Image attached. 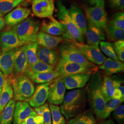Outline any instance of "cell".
Segmentation results:
<instances>
[{"mask_svg":"<svg viewBox=\"0 0 124 124\" xmlns=\"http://www.w3.org/2000/svg\"><path fill=\"white\" fill-rule=\"evenodd\" d=\"M37 54L39 61L54 66L56 65L59 58L58 53L54 49L39 45L37 48Z\"/></svg>","mask_w":124,"mask_h":124,"instance_id":"21","label":"cell"},{"mask_svg":"<svg viewBox=\"0 0 124 124\" xmlns=\"http://www.w3.org/2000/svg\"><path fill=\"white\" fill-rule=\"evenodd\" d=\"M2 16L1 15V14L0 13V17H2Z\"/></svg>","mask_w":124,"mask_h":124,"instance_id":"49","label":"cell"},{"mask_svg":"<svg viewBox=\"0 0 124 124\" xmlns=\"http://www.w3.org/2000/svg\"><path fill=\"white\" fill-rule=\"evenodd\" d=\"M25 75H26L32 81L39 84L50 83L60 76L58 72L54 70L51 73H33L30 69L27 71Z\"/></svg>","mask_w":124,"mask_h":124,"instance_id":"25","label":"cell"},{"mask_svg":"<svg viewBox=\"0 0 124 124\" xmlns=\"http://www.w3.org/2000/svg\"><path fill=\"white\" fill-rule=\"evenodd\" d=\"M50 83L40 84L37 86L31 98L26 100L30 105L33 108H38L44 104L47 100Z\"/></svg>","mask_w":124,"mask_h":124,"instance_id":"13","label":"cell"},{"mask_svg":"<svg viewBox=\"0 0 124 124\" xmlns=\"http://www.w3.org/2000/svg\"><path fill=\"white\" fill-rule=\"evenodd\" d=\"M100 50L103 53L109 58L115 60H119L116 55L113 45L111 43L102 41L100 43Z\"/></svg>","mask_w":124,"mask_h":124,"instance_id":"37","label":"cell"},{"mask_svg":"<svg viewBox=\"0 0 124 124\" xmlns=\"http://www.w3.org/2000/svg\"><path fill=\"white\" fill-rule=\"evenodd\" d=\"M31 13V10L28 8L17 7L5 17V23L11 26H15L26 19Z\"/></svg>","mask_w":124,"mask_h":124,"instance_id":"16","label":"cell"},{"mask_svg":"<svg viewBox=\"0 0 124 124\" xmlns=\"http://www.w3.org/2000/svg\"><path fill=\"white\" fill-rule=\"evenodd\" d=\"M39 29L40 24L38 22L30 18L14 27L13 30L16 33L19 39L26 44L36 42Z\"/></svg>","mask_w":124,"mask_h":124,"instance_id":"6","label":"cell"},{"mask_svg":"<svg viewBox=\"0 0 124 124\" xmlns=\"http://www.w3.org/2000/svg\"><path fill=\"white\" fill-rule=\"evenodd\" d=\"M22 124H44V120L42 117L38 115L34 110Z\"/></svg>","mask_w":124,"mask_h":124,"instance_id":"40","label":"cell"},{"mask_svg":"<svg viewBox=\"0 0 124 124\" xmlns=\"http://www.w3.org/2000/svg\"><path fill=\"white\" fill-rule=\"evenodd\" d=\"M85 36L87 44L90 45L98 46L101 41L106 39L103 29L88 22Z\"/></svg>","mask_w":124,"mask_h":124,"instance_id":"15","label":"cell"},{"mask_svg":"<svg viewBox=\"0 0 124 124\" xmlns=\"http://www.w3.org/2000/svg\"><path fill=\"white\" fill-rule=\"evenodd\" d=\"M59 53L60 58L66 61L83 64L93 63L89 61L71 42L61 45L59 47Z\"/></svg>","mask_w":124,"mask_h":124,"instance_id":"7","label":"cell"},{"mask_svg":"<svg viewBox=\"0 0 124 124\" xmlns=\"http://www.w3.org/2000/svg\"><path fill=\"white\" fill-rule=\"evenodd\" d=\"M122 102H123L121 100L116 99H111L110 100L106 102L102 116V120H105L108 118L111 113Z\"/></svg>","mask_w":124,"mask_h":124,"instance_id":"35","label":"cell"},{"mask_svg":"<svg viewBox=\"0 0 124 124\" xmlns=\"http://www.w3.org/2000/svg\"><path fill=\"white\" fill-rule=\"evenodd\" d=\"M66 93V88L62 79L57 78L50 83L47 100L51 104H61Z\"/></svg>","mask_w":124,"mask_h":124,"instance_id":"10","label":"cell"},{"mask_svg":"<svg viewBox=\"0 0 124 124\" xmlns=\"http://www.w3.org/2000/svg\"><path fill=\"white\" fill-rule=\"evenodd\" d=\"M1 89H0V93H1Z\"/></svg>","mask_w":124,"mask_h":124,"instance_id":"48","label":"cell"},{"mask_svg":"<svg viewBox=\"0 0 124 124\" xmlns=\"http://www.w3.org/2000/svg\"><path fill=\"white\" fill-rule=\"evenodd\" d=\"M99 124H117L112 120H107L100 122Z\"/></svg>","mask_w":124,"mask_h":124,"instance_id":"46","label":"cell"},{"mask_svg":"<svg viewBox=\"0 0 124 124\" xmlns=\"http://www.w3.org/2000/svg\"><path fill=\"white\" fill-rule=\"evenodd\" d=\"M57 8V17L59 20V21L63 25L66 32L63 38L70 42L84 43L85 36L82 34L73 22L69 10L60 1L58 2Z\"/></svg>","mask_w":124,"mask_h":124,"instance_id":"3","label":"cell"},{"mask_svg":"<svg viewBox=\"0 0 124 124\" xmlns=\"http://www.w3.org/2000/svg\"><path fill=\"white\" fill-rule=\"evenodd\" d=\"M114 89L115 88L111 77L107 75H103L101 90L106 102L112 99Z\"/></svg>","mask_w":124,"mask_h":124,"instance_id":"27","label":"cell"},{"mask_svg":"<svg viewBox=\"0 0 124 124\" xmlns=\"http://www.w3.org/2000/svg\"><path fill=\"white\" fill-rule=\"evenodd\" d=\"M114 88H117L120 91L122 95L124 97V80L123 77L119 75H115L111 77Z\"/></svg>","mask_w":124,"mask_h":124,"instance_id":"42","label":"cell"},{"mask_svg":"<svg viewBox=\"0 0 124 124\" xmlns=\"http://www.w3.org/2000/svg\"><path fill=\"white\" fill-rule=\"evenodd\" d=\"M34 111L28 102L18 101L16 103L13 115V124H22Z\"/></svg>","mask_w":124,"mask_h":124,"instance_id":"19","label":"cell"},{"mask_svg":"<svg viewBox=\"0 0 124 124\" xmlns=\"http://www.w3.org/2000/svg\"><path fill=\"white\" fill-rule=\"evenodd\" d=\"M91 75L79 74L69 75L62 78L66 89L82 88L88 83L91 76Z\"/></svg>","mask_w":124,"mask_h":124,"instance_id":"18","label":"cell"},{"mask_svg":"<svg viewBox=\"0 0 124 124\" xmlns=\"http://www.w3.org/2000/svg\"><path fill=\"white\" fill-rule=\"evenodd\" d=\"M99 69L105 72L107 75L118 74L124 72V63L120 60H115L110 58H106L99 66Z\"/></svg>","mask_w":124,"mask_h":124,"instance_id":"23","label":"cell"},{"mask_svg":"<svg viewBox=\"0 0 124 124\" xmlns=\"http://www.w3.org/2000/svg\"><path fill=\"white\" fill-rule=\"evenodd\" d=\"M29 69V64L25 53L24 46L19 47L15 49L14 73L17 75H25Z\"/></svg>","mask_w":124,"mask_h":124,"instance_id":"14","label":"cell"},{"mask_svg":"<svg viewBox=\"0 0 124 124\" xmlns=\"http://www.w3.org/2000/svg\"><path fill=\"white\" fill-rule=\"evenodd\" d=\"M5 80V78L3 74H2V72L0 70V89L2 88L4 83Z\"/></svg>","mask_w":124,"mask_h":124,"instance_id":"45","label":"cell"},{"mask_svg":"<svg viewBox=\"0 0 124 124\" xmlns=\"http://www.w3.org/2000/svg\"><path fill=\"white\" fill-rule=\"evenodd\" d=\"M15 105V101L13 99H11L8 102L0 114V124H12Z\"/></svg>","mask_w":124,"mask_h":124,"instance_id":"29","label":"cell"},{"mask_svg":"<svg viewBox=\"0 0 124 124\" xmlns=\"http://www.w3.org/2000/svg\"><path fill=\"white\" fill-rule=\"evenodd\" d=\"M108 24L112 26L124 30V13L119 12L115 14Z\"/></svg>","mask_w":124,"mask_h":124,"instance_id":"38","label":"cell"},{"mask_svg":"<svg viewBox=\"0 0 124 124\" xmlns=\"http://www.w3.org/2000/svg\"><path fill=\"white\" fill-rule=\"evenodd\" d=\"M114 119L119 124H124V105H120L113 112Z\"/></svg>","mask_w":124,"mask_h":124,"instance_id":"41","label":"cell"},{"mask_svg":"<svg viewBox=\"0 0 124 124\" xmlns=\"http://www.w3.org/2000/svg\"><path fill=\"white\" fill-rule=\"evenodd\" d=\"M38 46L37 42H31L24 45L29 66H31L39 61L37 54Z\"/></svg>","mask_w":124,"mask_h":124,"instance_id":"30","label":"cell"},{"mask_svg":"<svg viewBox=\"0 0 124 124\" xmlns=\"http://www.w3.org/2000/svg\"><path fill=\"white\" fill-rule=\"evenodd\" d=\"M55 66L50 65L41 61H38L35 64L29 66V69L33 73H51L54 70Z\"/></svg>","mask_w":124,"mask_h":124,"instance_id":"34","label":"cell"},{"mask_svg":"<svg viewBox=\"0 0 124 124\" xmlns=\"http://www.w3.org/2000/svg\"><path fill=\"white\" fill-rule=\"evenodd\" d=\"M25 0H0V13L2 16L11 12Z\"/></svg>","mask_w":124,"mask_h":124,"instance_id":"32","label":"cell"},{"mask_svg":"<svg viewBox=\"0 0 124 124\" xmlns=\"http://www.w3.org/2000/svg\"><path fill=\"white\" fill-rule=\"evenodd\" d=\"M116 55L120 61L124 62V40H119L115 41L113 44Z\"/></svg>","mask_w":124,"mask_h":124,"instance_id":"39","label":"cell"},{"mask_svg":"<svg viewBox=\"0 0 124 124\" xmlns=\"http://www.w3.org/2000/svg\"><path fill=\"white\" fill-rule=\"evenodd\" d=\"M69 124H97L93 113L89 110L82 111L69 120Z\"/></svg>","mask_w":124,"mask_h":124,"instance_id":"28","label":"cell"},{"mask_svg":"<svg viewBox=\"0 0 124 124\" xmlns=\"http://www.w3.org/2000/svg\"><path fill=\"white\" fill-rule=\"evenodd\" d=\"M109 5L112 8L123 10L124 8V0H109Z\"/></svg>","mask_w":124,"mask_h":124,"instance_id":"43","label":"cell"},{"mask_svg":"<svg viewBox=\"0 0 124 124\" xmlns=\"http://www.w3.org/2000/svg\"><path fill=\"white\" fill-rule=\"evenodd\" d=\"M5 22L4 19L1 17H0V30H1L4 26Z\"/></svg>","mask_w":124,"mask_h":124,"instance_id":"47","label":"cell"},{"mask_svg":"<svg viewBox=\"0 0 124 124\" xmlns=\"http://www.w3.org/2000/svg\"><path fill=\"white\" fill-rule=\"evenodd\" d=\"M89 61L95 65H100L106 59L98 46L85 44L84 43L71 42Z\"/></svg>","mask_w":124,"mask_h":124,"instance_id":"8","label":"cell"},{"mask_svg":"<svg viewBox=\"0 0 124 124\" xmlns=\"http://www.w3.org/2000/svg\"><path fill=\"white\" fill-rule=\"evenodd\" d=\"M98 67L93 64H83L73 62H68L59 58L58 62L55 66L54 70L59 74L60 79L69 75L86 74L93 75L98 72Z\"/></svg>","mask_w":124,"mask_h":124,"instance_id":"4","label":"cell"},{"mask_svg":"<svg viewBox=\"0 0 124 124\" xmlns=\"http://www.w3.org/2000/svg\"><path fill=\"white\" fill-rule=\"evenodd\" d=\"M41 30L43 32L53 36L64 37L65 30L62 23L56 19L53 16L48 18L41 24Z\"/></svg>","mask_w":124,"mask_h":124,"instance_id":"17","label":"cell"},{"mask_svg":"<svg viewBox=\"0 0 124 124\" xmlns=\"http://www.w3.org/2000/svg\"><path fill=\"white\" fill-rule=\"evenodd\" d=\"M34 110L38 115L42 117L44 124H52L51 113L48 103H45L41 106L36 108Z\"/></svg>","mask_w":124,"mask_h":124,"instance_id":"36","label":"cell"},{"mask_svg":"<svg viewBox=\"0 0 124 124\" xmlns=\"http://www.w3.org/2000/svg\"><path fill=\"white\" fill-rule=\"evenodd\" d=\"M15 49L0 55V70L8 76L13 72L14 67Z\"/></svg>","mask_w":124,"mask_h":124,"instance_id":"24","label":"cell"},{"mask_svg":"<svg viewBox=\"0 0 124 124\" xmlns=\"http://www.w3.org/2000/svg\"><path fill=\"white\" fill-rule=\"evenodd\" d=\"M26 44L19 39L16 33L12 30L0 33V46L2 53L16 49Z\"/></svg>","mask_w":124,"mask_h":124,"instance_id":"11","label":"cell"},{"mask_svg":"<svg viewBox=\"0 0 124 124\" xmlns=\"http://www.w3.org/2000/svg\"><path fill=\"white\" fill-rule=\"evenodd\" d=\"M104 31L108 39L110 41L124 40V30L112 26L108 23Z\"/></svg>","mask_w":124,"mask_h":124,"instance_id":"31","label":"cell"},{"mask_svg":"<svg viewBox=\"0 0 124 124\" xmlns=\"http://www.w3.org/2000/svg\"><path fill=\"white\" fill-rule=\"evenodd\" d=\"M49 108L51 113L52 124H66L65 118L62 115L59 107L51 104Z\"/></svg>","mask_w":124,"mask_h":124,"instance_id":"33","label":"cell"},{"mask_svg":"<svg viewBox=\"0 0 124 124\" xmlns=\"http://www.w3.org/2000/svg\"><path fill=\"white\" fill-rule=\"evenodd\" d=\"M63 40L62 36H53L42 31L38 32L36 42L39 46L50 49H54Z\"/></svg>","mask_w":124,"mask_h":124,"instance_id":"22","label":"cell"},{"mask_svg":"<svg viewBox=\"0 0 124 124\" xmlns=\"http://www.w3.org/2000/svg\"><path fill=\"white\" fill-rule=\"evenodd\" d=\"M102 78L98 72L92 75L85 90L90 107L98 120H102L106 103L101 90Z\"/></svg>","mask_w":124,"mask_h":124,"instance_id":"1","label":"cell"},{"mask_svg":"<svg viewBox=\"0 0 124 124\" xmlns=\"http://www.w3.org/2000/svg\"><path fill=\"white\" fill-rule=\"evenodd\" d=\"M32 10L34 15L40 18L53 16L55 5L54 0H32Z\"/></svg>","mask_w":124,"mask_h":124,"instance_id":"12","label":"cell"},{"mask_svg":"<svg viewBox=\"0 0 124 124\" xmlns=\"http://www.w3.org/2000/svg\"><path fill=\"white\" fill-rule=\"evenodd\" d=\"M16 100L24 101L31 98L35 90L32 81L25 75H17L10 78Z\"/></svg>","mask_w":124,"mask_h":124,"instance_id":"5","label":"cell"},{"mask_svg":"<svg viewBox=\"0 0 124 124\" xmlns=\"http://www.w3.org/2000/svg\"><path fill=\"white\" fill-rule=\"evenodd\" d=\"M13 97V91L10 78H6L1 89L0 96V114Z\"/></svg>","mask_w":124,"mask_h":124,"instance_id":"26","label":"cell"},{"mask_svg":"<svg viewBox=\"0 0 124 124\" xmlns=\"http://www.w3.org/2000/svg\"><path fill=\"white\" fill-rule=\"evenodd\" d=\"M69 10L73 22L82 34L85 36L86 30L87 22L83 11L75 4H72L70 9Z\"/></svg>","mask_w":124,"mask_h":124,"instance_id":"20","label":"cell"},{"mask_svg":"<svg viewBox=\"0 0 124 124\" xmlns=\"http://www.w3.org/2000/svg\"><path fill=\"white\" fill-rule=\"evenodd\" d=\"M89 3L93 6H104L105 0H86Z\"/></svg>","mask_w":124,"mask_h":124,"instance_id":"44","label":"cell"},{"mask_svg":"<svg viewBox=\"0 0 124 124\" xmlns=\"http://www.w3.org/2000/svg\"><path fill=\"white\" fill-rule=\"evenodd\" d=\"M86 94L84 89H76L67 93L60 108L62 115L67 120L74 118L84 110L86 104Z\"/></svg>","mask_w":124,"mask_h":124,"instance_id":"2","label":"cell"},{"mask_svg":"<svg viewBox=\"0 0 124 124\" xmlns=\"http://www.w3.org/2000/svg\"><path fill=\"white\" fill-rule=\"evenodd\" d=\"M85 18L88 22L104 30L108 24L107 13L104 6H93L85 9Z\"/></svg>","mask_w":124,"mask_h":124,"instance_id":"9","label":"cell"}]
</instances>
